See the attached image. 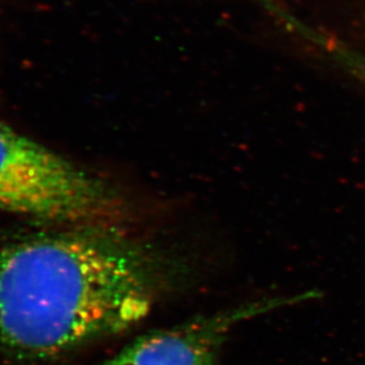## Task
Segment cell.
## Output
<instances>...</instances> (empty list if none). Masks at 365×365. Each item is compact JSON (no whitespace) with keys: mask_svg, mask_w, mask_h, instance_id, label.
<instances>
[{"mask_svg":"<svg viewBox=\"0 0 365 365\" xmlns=\"http://www.w3.org/2000/svg\"><path fill=\"white\" fill-rule=\"evenodd\" d=\"M363 69H365V64H364V66H363Z\"/></svg>","mask_w":365,"mask_h":365,"instance_id":"4","label":"cell"},{"mask_svg":"<svg viewBox=\"0 0 365 365\" xmlns=\"http://www.w3.org/2000/svg\"><path fill=\"white\" fill-rule=\"evenodd\" d=\"M277 304L250 305L144 334L101 365H216L229 332Z\"/></svg>","mask_w":365,"mask_h":365,"instance_id":"3","label":"cell"},{"mask_svg":"<svg viewBox=\"0 0 365 365\" xmlns=\"http://www.w3.org/2000/svg\"><path fill=\"white\" fill-rule=\"evenodd\" d=\"M0 210L58 227L107 225L118 200L91 173L0 125Z\"/></svg>","mask_w":365,"mask_h":365,"instance_id":"2","label":"cell"},{"mask_svg":"<svg viewBox=\"0 0 365 365\" xmlns=\"http://www.w3.org/2000/svg\"><path fill=\"white\" fill-rule=\"evenodd\" d=\"M155 259L109 223L0 242V349L44 359L126 330L151 309Z\"/></svg>","mask_w":365,"mask_h":365,"instance_id":"1","label":"cell"}]
</instances>
